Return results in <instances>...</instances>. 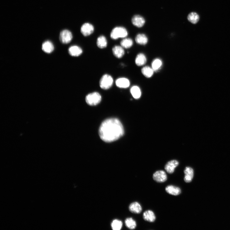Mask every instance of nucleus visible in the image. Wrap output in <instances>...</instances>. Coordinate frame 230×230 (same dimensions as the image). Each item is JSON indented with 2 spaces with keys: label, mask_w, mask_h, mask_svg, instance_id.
Wrapping results in <instances>:
<instances>
[{
  "label": "nucleus",
  "mask_w": 230,
  "mask_h": 230,
  "mask_svg": "<svg viewBox=\"0 0 230 230\" xmlns=\"http://www.w3.org/2000/svg\"><path fill=\"white\" fill-rule=\"evenodd\" d=\"M99 135L101 139L106 142L118 140L124 134L123 126L117 118H110L104 121L100 126Z\"/></svg>",
  "instance_id": "1"
},
{
  "label": "nucleus",
  "mask_w": 230,
  "mask_h": 230,
  "mask_svg": "<svg viewBox=\"0 0 230 230\" xmlns=\"http://www.w3.org/2000/svg\"><path fill=\"white\" fill-rule=\"evenodd\" d=\"M128 33L126 29L122 27L114 28L112 30L110 36L112 39H117L120 38H124L127 36Z\"/></svg>",
  "instance_id": "2"
},
{
  "label": "nucleus",
  "mask_w": 230,
  "mask_h": 230,
  "mask_svg": "<svg viewBox=\"0 0 230 230\" xmlns=\"http://www.w3.org/2000/svg\"><path fill=\"white\" fill-rule=\"evenodd\" d=\"M85 100L88 105L91 106H95L101 102V96L97 92H94L87 95Z\"/></svg>",
  "instance_id": "3"
},
{
  "label": "nucleus",
  "mask_w": 230,
  "mask_h": 230,
  "mask_svg": "<svg viewBox=\"0 0 230 230\" xmlns=\"http://www.w3.org/2000/svg\"><path fill=\"white\" fill-rule=\"evenodd\" d=\"M113 82L112 77L109 75L106 74L103 76L101 78L99 85L102 89L108 90L112 86Z\"/></svg>",
  "instance_id": "4"
},
{
  "label": "nucleus",
  "mask_w": 230,
  "mask_h": 230,
  "mask_svg": "<svg viewBox=\"0 0 230 230\" xmlns=\"http://www.w3.org/2000/svg\"><path fill=\"white\" fill-rule=\"evenodd\" d=\"M60 40L64 44L70 43L73 38L72 33L69 30H65L61 32L60 34Z\"/></svg>",
  "instance_id": "5"
},
{
  "label": "nucleus",
  "mask_w": 230,
  "mask_h": 230,
  "mask_svg": "<svg viewBox=\"0 0 230 230\" xmlns=\"http://www.w3.org/2000/svg\"><path fill=\"white\" fill-rule=\"evenodd\" d=\"M153 178L156 182H165L167 179V175L165 172L159 170L153 174Z\"/></svg>",
  "instance_id": "6"
},
{
  "label": "nucleus",
  "mask_w": 230,
  "mask_h": 230,
  "mask_svg": "<svg viewBox=\"0 0 230 230\" xmlns=\"http://www.w3.org/2000/svg\"><path fill=\"white\" fill-rule=\"evenodd\" d=\"M94 31V27L93 25L86 23L84 24L80 29V31L85 36L90 35Z\"/></svg>",
  "instance_id": "7"
},
{
  "label": "nucleus",
  "mask_w": 230,
  "mask_h": 230,
  "mask_svg": "<svg viewBox=\"0 0 230 230\" xmlns=\"http://www.w3.org/2000/svg\"><path fill=\"white\" fill-rule=\"evenodd\" d=\"M179 163L176 160H172L168 162L165 169L168 173L171 174L174 172L175 168L178 165Z\"/></svg>",
  "instance_id": "8"
},
{
  "label": "nucleus",
  "mask_w": 230,
  "mask_h": 230,
  "mask_svg": "<svg viewBox=\"0 0 230 230\" xmlns=\"http://www.w3.org/2000/svg\"><path fill=\"white\" fill-rule=\"evenodd\" d=\"M132 24L137 27L141 28L143 27L145 23L144 18L140 15H135L132 19Z\"/></svg>",
  "instance_id": "9"
},
{
  "label": "nucleus",
  "mask_w": 230,
  "mask_h": 230,
  "mask_svg": "<svg viewBox=\"0 0 230 230\" xmlns=\"http://www.w3.org/2000/svg\"><path fill=\"white\" fill-rule=\"evenodd\" d=\"M116 83L117 87L121 88H127L129 87L130 84L129 79L124 77L117 79Z\"/></svg>",
  "instance_id": "10"
},
{
  "label": "nucleus",
  "mask_w": 230,
  "mask_h": 230,
  "mask_svg": "<svg viewBox=\"0 0 230 230\" xmlns=\"http://www.w3.org/2000/svg\"><path fill=\"white\" fill-rule=\"evenodd\" d=\"M68 53L71 56L77 57L82 53L83 50L82 48L78 46L73 45L69 48Z\"/></svg>",
  "instance_id": "11"
},
{
  "label": "nucleus",
  "mask_w": 230,
  "mask_h": 230,
  "mask_svg": "<svg viewBox=\"0 0 230 230\" xmlns=\"http://www.w3.org/2000/svg\"><path fill=\"white\" fill-rule=\"evenodd\" d=\"M184 173L185 175L184 180L187 183L191 182L194 176V171L193 169L190 167H186L184 170Z\"/></svg>",
  "instance_id": "12"
},
{
  "label": "nucleus",
  "mask_w": 230,
  "mask_h": 230,
  "mask_svg": "<svg viewBox=\"0 0 230 230\" xmlns=\"http://www.w3.org/2000/svg\"><path fill=\"white\" fill-rule=\"evenodd\" d=\"M113 53L115 57L118 58H121L124 54V51L122 46L116 45L113 48Z\"/></svg>",
  "instance_id": "13"
},
{
  "label": "nucleus",
  "mask_w": 230,
  "mask_h": 230,
  "mask_svg": "<svg viewBox=\"0 0 230 230\" xmlns=\"http://www.w3.org/2000/svg\"><path fill=\"white\" fill-rule=\"evenodd\" d=\"M129 209L132 213L139 214L142 211V208L140 205L137 202L132 203L129 206Z\"/></svg>",
  "instance_id": "14"
},
{
  "label": "nucleus",
  "mask_w": 230,
  "mask_h": 230,
  "mask_svg": "<svg viewBox=\"0 0 230 230\" xmlns=\"http://www.w3.org/2000/svg\"><path fill=\"white\" fill-rule=\"evenodd\" d=\"M143 217L144 220L150 222H154L156 219L154 213L150 210L146 211L144 213Z\"/></svg>",
  "instance_id": "15"
},
{
  "label": "nucleus",
  "mask_w": 230,
  "mask_h": 230,
  "mask_svg": "<svg viewBox=\"0 0 230 230\" xmlns=\"http://www.w3.org/2000/svg\"><path fill=\"white\" fill-rule=\"evenodd\" d=\"M42 49L46 53H51L53 51L54 49L53 45L50 41H46L42 44Z\"/></svg>",
  "instance_id": "16"
},
{
  "label": "nucleus",
  "mask_w": 230,
  "mask_h": 230,
  "mask_svg": "<svg viewBox=\"0 0 230 230\" xmlns=\"http://www.w3.org/2000/svg\"><path fill=\"white\" fill-rule=\"evenodd\" d=\"M166 191L168 194L174 196L179 195L181 192L180 189L173 186H169L166 188Z\"/></svg>",
  "instance_id": "17"
},
{
  "label": "nucleus",
  "mask_w": 230,
  "mask_h": 230,
  "mask_svg": "<svg viewBox=\"0 0 230 230\" xmlns=\"http://www.w3.org/2000/svg\"><path fill=\"white\" fill-rule=\"evenodd\" d=\"M146 58L145 55L143 53L138 54L135 60L136 64L139 66L144 65L146 62Z\"/></svg>",
  "instance_id": "18"
},
{
  "label": "nucleus",
  "mask_w": 230,
  "mask_h": 230,
  "mask_svg": "<svg viewBox=\"0 0 230 230\" xmlns=\"http://www.w3.org/2000/svg\"><path fill=\"white\" fill-rule=\"evenodd\" d=\"M131 93L133 98L136 99L140 98L141 92L140 88L136 86H132L131 89Z\"/></svg>",
  "instance_id": "19"
},
{
  "label": "nucleus",
  "mask_w": 230,
  "mask_h": 230,
  "mask_svg": "<svg viewBox=\"0 0 230 230\" xmlns=\"http://www.w3.org/2000/svg\"><path fill=\"white\" fill-rule=\"evenodd\" d=\"M135 40L138 44L145 45L148 42V39L145 34H138L136 37Z\"/></svg>",
  "instance_id": "20"
},
{
  "label": "nucleus",
  "mask_w": 230,
  "mask_h": 230,
  "mask_svg": "<svg viewBox=\"0 0 230 230\" xmlns=\"http://www.w3.org/2000/svg\"><path fill=\"white\" fill-rule=\"evenodd\" d=\"M107 40L105 36H101L98 38L97 44L99 48L103 49L106 48L107 47Z\"/></svg>",
  "instance_id": "21"
},
{
  "label": "nucleus",
  "mask_w": 230,
  "mask_h": 230,
  "mask_svg": "<svg viewBox=\"0 0 230 230\" xmlns=\"http://www.w3.org/2000/svg\"><path fill=\"white\" fill-rule=\"evenodd\" d=\"M154 71L152 68L149 66L144 67L142 69L143 74L147 78L151 77L154 74Z\"/></svg>",
  "instance_id": "22"
},
{
  "label": "nucleus",
  "mask_w": 230,
  "mask_h": 230,
  "mask_svg": "<svg viewBox=\"0 0 230 230\" xmlns=\"http://www.w3.org/2000/svg\"><path fill=\"white\" fill-rule=\"evenodd\" d=\"M120 43L123 48L128 49L132 47L133 44V42L131 39L125 38L121 41Z\"/></svg>",
  "instance_id": "23"
},
{
  "label": "nucleus",
  "mask_w": 230,
  "mask_h": 230,
  "mask_svg": "<svg viewBox=\"0 0 230 230\" xmlns=\"http://www.w3.org/2000/svg\"><path fill=\"white\" fill-rule=\"evenodd\" d=\"M188 19L189 21L193 24H196L199 21L200 17L196 13L192 12L190 13L188 16Z\"/></svg>",
  "instance_id": "24"
},
{
  "label": "nucleus",
  "mask_w": 230,
  "mask_h": 230,
  "mask_svg": "<svg viewBox=\"0 0 230 230\" xmlns=\"http://www.w3.org/2000/svg\"><path fill=\"white\" fill-rule=\"evenodd\" d=\"M125 223L126 226L131 229H135L136 226V222L131 218H126Z\"/></svg>",
  "instance_id": "25"
},
{
  "label": "nucleus",
  "mask_w": 230,
  "mask_h": 230,
  "mask_svg": "<svg viewBox=\"0 0 230 230\" xmlns=\"http://www.w3.org/2000/svg\"><path fill=\"white\" fill-rule=\"evenodd\" d=\"M163 63L162 61L159 59H155L152 63V68L154 71H159L162 66Z\"/></svg>",
  "instance_id": "26"
},
{
  "label": "nucleus",
  "mask_w": 230,
  "mask_h": 230,
  "mask_svg": "<svg viewBox=\"0 0 230 230\" xmlns=\"http://www.w3.org/2000/svg\"><path fill=\"white\" fill-rule=\"evenodd\" d=\"M111 227L114 230H120L122 226V223L120 220H114L112 223Z\"/></svg>",
  "instance_id": "27"
}]
</instances>
